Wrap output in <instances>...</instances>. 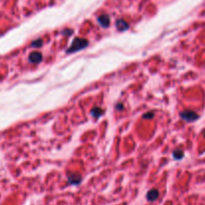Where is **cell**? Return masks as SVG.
<instances>
[{
    "instance_id": "cell-2",
    "label": "cell",
    "mask_w": 205,
    "mask_h": 205,
    "mask_svg": "<svg viewBox=\"0 0 205 205\" xmlns=\"http://www.w3.org/2000/svg\"><path fill=\"white\" fill-rule=\"evenodd\" d=\"M181 118H183L185 121H194L197 119V114L193 111H184L182 113H180Z\"/></svg>"
},
{
    "instance_id": "cell-12",
    "label": "cell",
    "mask_w": 205,
    "mask_h": 205,
    "mask_svg": "<svg viewBox=\"0 0 205 205\" xmlns=\"http://www.w3.org/2000/svg\"><path fill=\"white\" fill-rule=\"evenodd\" d=\"M122 108H123V105H122L121 103H119V104L116 105V109H122Z\"/></svg>"
},
{
    "instance_id": "cell-3",
    "label": "cell",
    "mask_w": 205,
    "mask_h": 205,
    "mask_svg": "<svg viewBox=\"0 0 205 205\" xmlns=\"http://www.w3.org/2000/svg\"><path fill=\"white\" fill-rule=\"evenodd\" d=\"M159 196V192L156 189H151L147 192V195H146V198L148 201H155L156 199Z\"/></svg>"
},
{
    "instance_id": "cell-5",
    "label": "cell",
    "mask_w": 205,
    "mask_h": 205,
    "mask_svg": "<svg viewBox=\"0 0 205 205\" xmlns=\"http://www.w3.org/2000/svg\"><path fill=\"white\" fill-rule=\"evenodd\" d=\"M29 60L31 61L32 63H38L42 60V54L39 52H34L29 56Z\"/></svg>"
},
{
    "instance_id": "cell-6",
    "label": "cell",
    "mask_w": 205,
    "mask_h": 205,
    "mask_svg": "<svg viewBox=\"0 0 205 205\" xmlns=\"http://www.w3.org/2000/svg\"><path fill=\"white\" fill-rule=\"evenodd\" d=\"M116 27L119 31H124V30H126L129 27V25H128L127 22H125L124 20L119 19V20H117V22H116Z\"/></svg>"
},
{
    "instance_id": "cell-8",
    "label": "cell",
    "mask_w": 205,
    "mask_h": 205,
    "mask_svg": "<svg viewBox=\"0 0 205 205\" xmlns=\"http://www.w3.org/2000/svg\"><path fill=\"white\" fill-rule=\"evenodd\" d=\"M91 113H92V115H93L95 118H98V117L103 113V111H102V109L101 108H99V107H97V108H94L93 110L91 111Z\"/></svg>"
},
{
    "instance_id": "cell-7",
    "label": "cell",
    "mask_w": 205,
    "mask_h": 205,
    "mask_svg": "<svg viewBox=\"0 0 205 205\" xmlns=\"http://www.w3.org/2000/svg\"><path fill=\"white\" fill-rule=\"evenodd\" d=\"M68 181L71 184H78L81 181V177H80V175H78V174H72V175H70L68 177Z\"/></svg>"
},
{
    "instance_id": "cell-9",
    "label": "cell",
    "mask_w": 205,
    "mask_h": 205,
    "mask_svg": "<svg viewBox=\"0 0 205 205\" xmlns=\"http://www.w3.org/2000/svg\"><path fill=\"white\" fill-rule=\"evenodd\" d=\"M182 155H183V152L181 150H177V151H175L173 153V156L175 157L176 159H180V158L182 157Z\"/></svg>"
},
{
    "instance_id": "cell-10",
    "label": "cell",
    "mask_w": 205,
    "mask_h": 205,
    "mask_svg": "<svg viewBox=\"0 0 205 205\" xmlns=\"http://www.w3.org/2000/svg\"><path fill=\"white\" fill-rule=\"evenodd\" d=\"M42 43H43L42 40H36L32 43V46H33V47H39V46L42 45Z\"/></svg>"
},
{
    "instance_id": "cell-11",
    "label": "cell",
    "mask_w": 205,
    "mask_h": 205,
    "mask_svg": "<svg viewBox=\"0 0 205 205\" xmlns=\"http://www.w3.org/2000/svg\"><path fill=\"white\" fill-rule=\"evenodd\" d=\"M153 116H154V113H147V114H145L144 116H143V118L149 119V118H151V117H153Z\"/></svg>"
},
{
    "instance_id": "cell-1",
    "label": "cell",
    "mask_w": 205,
    "mask_h": 205,
    "mask_svg": "<svg viewBox=\"0 0 205 205\" xmlns=\"http://www.w3.org/2000/svg\"><path fill=\"white\" fill-rule=\"evenodd\" d=\"M87 45H88V41H87L86 39L75 37L72 44H71L69 49L67 50V53H73V52H76V51L81 50V49H84Z\"/></svg>"
},
{
    "instance_id": "cell-4",
    "label": "cell",
    "mask_w": 205,
    "mask_h": 205,
    "mask_svg": "<svg viewBox=\"0 0 205 205\" xmlns=\"http://www.w3.org/2000/svg\"><path fill=\"white\" fill-rule=\"evenodd\" d=\"M98 22L101 26L103 27H108L109 26V16L106 14L101 15V16L98 17Z\"/></svg>"
}]
</instances>
